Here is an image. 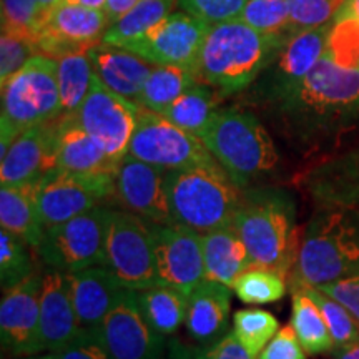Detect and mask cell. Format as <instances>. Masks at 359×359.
Segmentation results:
<instances>
[{
    "label": "cell",
    "instance_id": "6da1fadb",
    "mask_svg": "<svg viewBox=\"0 0 359 359\" xmlns=\"http://www.w3.org/2000/svg\"><path fill=\"white\" fill-rule=\"evenodd\" d=\"M273 103L293 137L311 140L358 114L359 69L336 64L325 53L302 82Z\"/></svg>",
    "mask_w": 359,
    "mask_h": 359
},
{
    "label": "cell",
    "instance_id": "7a4b0ae2",
    "mask_svg": "<svg viewBox=\"0 0 359 359\" xmlns=\"http://www.w3.org/2000/svg\"><path fill=\"white\" fill-rule=\"evenodd\" d=\"M233 226L243 238L253 266L271 269L283 278L293 273L302 240L294 205L285 191L262 187L243 190Z\"/></svg>",
    "mask_w": 359,
    "mask_h": 359
},
{
    "label": "cell",
    "instance_id": "3957f363",
    "mask_svg": "<svg viewBox=\"0 0 359 359\" xmlns=\"http://www.w3.org/2000/svg\"><path fill=\"white\" fill-rule=\"evenodd\" d=\"M358 273L359 208L325 206L302 236L291 286H323Z\"/></svg>",
    "mask_w": 359,
    "mask_h": 359
},
{
    "label": "cell",
    "instance_id": "277c9868",
    "mask_svg": "<svg viewBox=\"0 0 359 359\" xmlns=\"http://www.w3.org/2000/svg\"><path fill=\"white\" fill-rule=\"evenodd\" d=\"M283 42L241 19L213 24L200 52L198 77L222 93L240 92L262 75Z\"/></svg>",
    "mask_w": 359,
    "mask_h": 359
},
{
    "label": "cell",
    "instance_id": "5b68a950",
    "mask_svg": "<svg viewBox=\"0 0 359 359\" xmlns=\"http://www.w3.org/2000/svg\"><path fill=\"white\" fill-rule=\"evenodd\" d=\"M167 190L173 224L200 235L233 226L243 190L218 161L168 170Z\"/></svg>",
    "mask_w": 359,
    "mask_h": 359
},
{
    "label": "cell",
    "instance_id": "8992f818",
    "mask_svg": "<svg viewBox=\"0 0 359 359\" xmlns=\"http://www.w3.org/2000/svg\"><path fill=\"white\" fill-rule=\"evenodd\" d=\"M198 137L241 190L257 187L280 163L271 135L251 111L218 109Z\"/></svg>",
    "mask_w": 359,
    "mask_h": 359
},
{
    "label": "cell",
    "instance_id": "52a82bcc",
    "mask_svg": "<svg viewBox=\"0 0 359 359\" xmlns=\"http://www.w3.org/2000/svg\"><path fill=\"white\" fill-rule=\"evenodd\" d=\"M62 116L57 60L34 55L22 69L2 83L0 158L19 135L35 125Z\"/></svg>",
    "mask_w": 359,
    "mask_h": 359
},
{
    "label": "cell",
    "instance_id": "ba28073f",
    "mask_svg": "<svg viewBox=\"0 0 359 359\" xmlns=\"http://www.w3.org/2000/svg\"><path fill=\"white\" fill-rule=\"evenodd\" d=\"M103 266L127 290L138 291L160 285L154 223L125 208H110Z\"/></svg>",
    "mask_w": 359,
    "mask_h": 359
},
{
    "label": "cell",
    "instance_id": "9c48e42d",
    "mask_svg": "<svg viewBox=\"0 0 359 359\" xmlns=\"http://www.w3.org/2000/svg\"><path fill=\"white\" fill-rule=\"evenodd\" d=\"M109 206L98 205L69 222L43 231L35 248L45 268L74 273L105 263Z\"/></svg>",
    "mask_w": 359,
    "mask_h": 359
},
{
    "label": "cell",
    "instance_id": "30bf717a",
    "mask_svg": "<svg viewBox=\"0 0 359 359\" xmlns=\"http://www.w3.org/2000/svg\"><path fill=\"white\" fill-rule=\"evenodd\" d=\"M128 155L163 170H183L217 161L200 137L140 107Z\"/></svg>",
    "mask_w": 359,
    "mask_h": 359
},
{
    "label": "cell",
    "instance_id": "8fae6325",
    "mask_svg": "<svg viewBox=\"0 0 359 359\" xmlns=\"http://www.w3.org/2000/svg\"><path fill=\"white\" fill-rule=\"evenodd\" d=\"M115 173L80 175L55 168L39 180L37 206L43 230L79 217L114 198Z\"/></svg>",
    "mask_w": 359,
    "mask_h": 359
},
{
    "label": "cell",
    "instance_id": "7c38bea8",
    "mask_svg": "<svg viewBox=\"0 0 359 359\" xmlns=\"http://www.w3.org/2000/svg\"><path fill=\"white\" fill-rule=\"evenodd\" d=\"M138 110L140 105L111 92L95 75L88 95L74 118L100 143L111 160L120 161L128 154Z\"/></svg>",
    "mask_w": 359,
    "mask_h": 359
},
{
    "label": "cell",
    "instance_id": "4fadbf2b",
    "mask_svg": "<svg viewBox=\"0 0 359 359\" xmlns=\"http://www.w3.org/2000/svg\"><path fill=\"white\" fill-rule=\"evenodd\" d=\"M208 22L191 13H170L123 48L154 65H180L196 69L201 47L210 30Z\"/></svg>",
    "mask_w": 359,
    "mask_h": 359
},
{
    "label": "cell",
    "instance_id": "5bb4252c",
    "mask_svg": "<svg viewBox=\"0 0 359 359\" xmlns=\"http://www.w3.org/2000/svg\"><path fill=\"white\" fill-rule=\"evenodd\" d=\"M110 20L103 8H90L62 0L45 20L35 40L37 55L58 60L67 53H87L103 42Z\"/></svg>",
    "mask_w": 359,
    "mask_h": 359
},
{
    "label": "cell",
    "instance_id": "9a60e30c",
    "mask_svg": "<svg viewBox=\"0 0 359 359\" xmlns=\"http://www.w3.org/2000/svg\"><path fill=\"white\" fill-rule=\"evenodd\" d=\"M97 333L110 359H163L165 336L145 320L132 290L125 291Z\"/></svg>",
    "mask_w": 359,
    "mask_h": 359
},
{
    "label": "cell",
    "instance_id": "2e32d148",
    "mask_svg": "<svg viewBox=\"0 0 359 359\" xmlns=\"http://www.w3.org/2000/svg\"><path fill=\"white\" fill-rule=\"evenodd\" d=\"M154 238L160 285L188 296L206 278L201 235L180 224L154 223Z\"/></svg>",
    "mask_w": 359,
    "mask_h": 359
},
{
    "label": "cell",
    "instance_id": "e0dca14e",
    "mask_svg": "<svg viewBox=\"0 0 359 359\" xmlns=\"http://www.w3.org/2000/svg\"><path fill=\"white\" fill-rule=\"evenodd\" d=\"M327 34L330 25L326 24L290 35L263 70L264 79H259L257 90L258 98L275 102L302 82L326 53Z\"/></svg>",
    "mask_w": 359,
    "mask_h": 359
},
{
    "label": "cell",
    "instance_id": "ac0fdd59",
    "mask_svg": "<svg viewBox=\"0 0 359 359\" xmlns=\"http://www.w3.org/2000/svg\"><path fill=\"white\" fill-rule=\"evenodd\" d=\"M167 172L125 155L115 172L114 198L125 210L156 224H173L170 212Z\"/></svg>",
    "mask_w": 359,
    "mask_h": 359
},
{
    "label": "cell",
    "instance_id": "d6986e66",
    "mask_svg": "<svg viewBox=\"0 0 359 359\" xmlns=\"http://www.w3.org/2000/svg\"><path fill=\"white\" fill-rule=\"evenodd\" d=\"M40 271L4 291L0 303V338L4 349L13 358L43 353L40 341Z\"/></svg>",
    "mask_w": 359,
    "mask_h": 359
},
{
    "label": "cell",
    "instance_id": "ffe728a7",
    "mask_svg": "<svg viewBox=\"0 0 359 359\" xmlns=\"http://www.w3.org/2000/svg\"><path fill=\"white\" fill-rule=\"evenodd\" d=\"M55 120L35 125L22 132L13 140L0 163V183L39 182L57 168L55 158Z\"/></svg>",
    "mask_w": 359,
    "mask_h": 359
},
{
    "label": "cell",
    "instance_id": "44dd1931",
    "mask_svg": "<svg viewBox=\"0 0 359 359\" xmlns=\"http://www.w3.org/2000/svg\"><path fill=\"white\" fill-rule=\"evenodd\" d=\"M67 273L45 268L40 291V341L43 351L55 353L80 333Z\"/></svg>",
    "mask_w": 359,
    "mask_h": 359
},
{
    "label": "cell",
    "instance_id": "7402d4cb",
    "mask_svg": "<svg viewBox=\"0 0 359 359\" xmlns=\"http://www.w3.org/2000/svg\"><path fill=\"white\" fill-rule=\"evenodd\" d=\"M67 278L82 330H98L127 291L105 266L67 273Z\"/></svg>",
    "mask_w": 359,
    "mask_h": 359
},
{
    "label": "cell",
    "instance_id": "603a6c76",
    "mask_svg": "<svg viewBox=\"0 0 359 359\" xmlns=\"http://www.w3.org/2000/svg\"><path fill=\"white\" fill-rule=\"evenodd\" d=\"M57 168L80 175L115 173L118 161L111 160L103 147L80 127L74 116H58L55 122Z\"/></svg>",
    "mask_w": 359,
    "mask_h": 359
},
{
    "label": "cell",
    "instance_id": "cb8c5ba5",
    "mask_svg": "<svg viewBox=\"0 0 359 359\" xmlns=\"http://www.w3.org/2000/svg\"><path fill=\"white\" fill-rule=\"evenodd\" d=\"M231 288L205 280L188 294L185 326L188 334L201 344H212L228 333Z\"/></svg>",
    "mask_w": 359,
    "mask_h": 359
},
{
    "label": "cell",
    "instance_id": "d4e9b609",
    "mask_svg": "<svg viewBox=\"0 0 359 359\" xmlns=\"http://www.w3.org/2000/svg\"><path fill=\"white\" fill-rule=\"evenodd\" d=\"M95 75L109 87L127 100L137 103L142 90L151 74L150 62L143 60L137 53L123 47L100 42L88 50Z\"/></svg>",
    "mask_w": 359,
    "mask_h": 359
},
{
    "label": "cell",
    "instance_id": "484cf974",
    "mask_svg": "<svg viewBox=\"0 0 359 359\" xmlns=\"http://www.w3.org/2000/svg\"><path fill=\"white\" fill-rule=\"evenodd\" d=\"M201 243L206 280L222 283L233 290L238 276L253 266L250 251L235 226L205 233L201 235Z\"/></svg>",
    "mask_w": 359,
    "mask_h": 359
},
{
    "label": "cell",
    "instance_id": "4316f807",
    "mask_svg": "<svg viewBox=\"0 0 359 359\" xmlns=\"http://www.w3.org/2000/svg\"><path fill=\"white\" fill-rule=\"evenodd\" d=\"M37 185L39 182L2 185L0 190V224L32 250L40 245L45 231L39 215Z\"/></svg>",
    "mask_w": 359,
    "mask_h": 359
},
{
    "label": "cell",
    "instance_id": "83f0119b",
    "mask_svg": "<svg viewBox=\"0 0 359 359\" xmlns=\"http://www.w3.org/2000/svg\"><path fill=\"white\" fill-rule=\"evenodd\" d=\"M138 306L154 330L163 336H172L185 325L188 296L167 285L135 291Z\"/></svg>",
    "mask_w": 359,
    "mask_h": 359
},
{
    "label": "cell",
    "instance_id": "f1b7e54d",
    "mask_svg": "<svg viewBox=\"0 0 359 359\" xmlns=\"http://www.w3.org/2000/svg\"><path fill=\"white\" fill-rule=\"evenodd\" d=\"M201 82L193 67L156 65L147 79L138 105L156 114H163L191 85Z\"/></svg>",
    "mask_w": 359,
    "mask_h": 359
},
{
    "label": "cell",
    "instance_id": "f546056e",
    "mask_svg": "<svg viewBox=\"0 0 359 359\" xmlns=\"http://www.w3.org/2000/svg\"><path fill=\"white\" fill-rule=\"evenodd\" d=\"M291 326L308 354H323L336 348L320 308L302 288H293Z\"/></svg>",
    "mask_w": 359,
    "mask_h": 359
},
{
    "label": "cell",
    "instance_id": "4dcf8cb0",
    "mask_svg": "<svg viewBox=\"0 0 359 359\" xmlns=\"http://www.w3.org/2000/svg\"><path fill=\"white\" fill-rule=\"evenodd\" d=\"M95 70L88 52L67 53L57 60V82L60 90L62 116H74L92 88Z\"/></svg>",
    "mask_w": 359,
    "mask_h": 359
},
{
    "label": "cell",
    "instance_id": "1f68e13d",
    "mask_svg": "<svg viewBox=\"0 0 359 359\" xmlns=\"http://www.w3.org/2000/svg\"><path fill=\"white\" fill-rule=\"evenodd\" d=\"M217 110V97L210 85L196 82L160 115L198 137Z\"/></svg>",
    "mask_w": 359,
    "mask_h": 359
},
{
    "label": "cell",
    "instance_id": "d6a6232c",
    "mask_svg": "<svg viewBox=\"0 0 359 359\" xmlns=\"http://www.w3.org/2000/svg\"><path fill=\"white\" fill-rule=\"evenodd\" d=\"M175 0H138L132 11H128L122 19L114 22L105 35L103 42L116 47H125L151 27L158 24L168 15Z\"/></svg>",
    "mask_w": 359,
    "mask_h": 359
},
{
    "label": "cell",
    "instance_id": "836d02e7",
    "mask_svg": "<svg viewBox=\"0 0 359 359\" xmlns=\"http://www.w3.org/2000/svg\"><path fill=\"white\" fill-rule=\"evenodd\" d=\"M278 330H280V325H278L276 316H273L266 309H238L233 314V331L253 359L258 358V354L273 339Z\"/></svg>",
    "mask_w": 359,
    "mask_h": 359
},
{
    "label": "cell",
    "instance_id": "e575fe53",
    "mask_svg": "<svg viewBox=\"0 0 359 359\" xmlns=\"http://www.w3.org/2000/svg\"><path fill=\"white\" fill-rule=\"evenodd\" d=\"M30 246L13 233L4 230L0 233V286L7 291L20 285L27 278L32 276L37 269Z\"/></svg>",
    "mask_w": 359,
    "mask_h": 359
},
{
    "label": "cell",
    "instance_id": "d590c367",
    "mask_svg": "<svg viewBox=\"0 0 359 359\" xmlns=\"http://www.w3.org/2000/svg\"><path fill=\"white\" fill-rule=\"evenodd\" d=\"M233 291L246 304L275 303L286 293V278L271 269L251 266L238 276Z\"/></svg>",
    "mask_w": 359,
    "mask_h": 359
},
{
    "label": "cell",
    "instance_id": "8d00e7d4",
    "mask_svg": "<svg viewBox=\"0 0 359 359\" xmlns=\"http://www.w3.org/2000/svg\"><path fill=\"white\" fill-rule=\"evenodd\" d=\"M240 19L269 37L286 40L294 34L286 0H250Z\"/></svg>",
    "mask_w": 359,
    "mask_h": 359
},
{
    "label": "cell",
    "instance_id": "74e56055",
    "mask_svg": "<svg viewBox=\"0 0 359 359\" xmlns=\"http://www.w3.org/2000/svg\"><path fill=\"white\" fill-rule=\"evenodd\" d=\"M296 288H302L318 304L327 327H330L336 348L359 339V323L343 304L316 286H296Z\"/></svg>",
    "mask_w": 359,
    "mask_h": 359
},
{
    "label": "cell",
    "instance_id": "f35d334b",
    "mask_svg": "<svg viewBox=\"0 0 359 359\" xmlns=\"http://www.w3.org/2000/svg\"><path fill=\"white\" fill-rule=\"evenodd\" d=\"M326 55L348 69H359V20L356 17L336 13L334 24L327 34Z\"/></svg>",
    "mask_w": 359,
    "mask_h": 359
},
{
    "label": "cell",
    "instance_id": "ab89813d",
    "mask_svg": "<svg viewBox=\"0 0 359 359\" xmlns=\"http://www.w3.org/2000/svg\"><path fill=\"white\" fill-rule=\"evenodd\" d=\"M45 19L35 0H2V32L37 40Z\"/></svg>",
    "mask_w": 359,
    "mask_h": 359
},
{
    "label": "cell",
    "instance_id": "60d3db41",
    "mask_svg": "<svg viewBox=\"0 0 359 359\" xmlns=\"http://www.w3.org/2000/svg\"><path fill=\"white\" fill-rule=\"evenodd\" d=\"M34 55H37V47H35L32 39L2 32V39H0V82L6 83Z\"/></svg>",
    "mask_w": 359,
    "mask_h": 359
},
{
    "label": "cell",
    "instance_id": "b9f144b4",
    "mask_svg": "<svg viewBox=\"0 0 359 359\" xmlns=\"http://www.w3.org/2000/svg\"><path fill=\"white\" fill-rule=\"evenodd\" d=\"M286 4L293 32L326 25L338 12L334 0H286Z\"/></svg>",
    "mask_w": 359,
    "mask_h": 359
},
{
    "label": "cell",
    "instance_id": "7bdbcfd3",
    "mask_svg": "<svg viewBox=\"0 0 359 359\" xmlns=\"http://www.w3.org/2000/svg\"><path fill=\"white\" fill-rule=\"evenodd\" d=\"M178 2L187 13L213 25L240 19L250 0H178Z\"/></svg>",
    "mask_w": 359,
    "mask_h": 359
},
{
    "label": "cell",
    "instance_id": "ee69618b",
    "mask_svg": "<svg viewBox=\"0 0 359 359\" xmlns=\"http://www.w3.org/2000/svg\"><path fill=\"white\" fill-rule=\"evenodd\" d=\"M58 359H110L97 330H80L77 338L55 351Z\"/></svg>",
    "mask_w": 359,
    "mask_h": 359
},
{
    "label": "cell",
    "instance_id": "f6af8a7d",
    "mask_svg": "<svg viewBox=\"0 0 359 359\" xmlns=\"http://www.w3.org/2000/svg\"><path fill=\"white\" fill-rule=\"evenodd\" d=\"M306 354L293 326L290 325L278 330V333L273 336L257 359H308Z\"/></svg>",
    "mask_w": 359,
    "mask_h": 359
},
{
    "label": "cell",
    "instance_id": "bcb514c9",
    "mask_svg": "<svg viewBox=\"0 0 359 359\" xmlns=\"http://www.w3.org/2000/svg\"><path fill=\"white\" fill-rule=\"evenodd\" d=\"M193 359H253V356L246 351L231 330L215 343L206 344V348L196 353Z\"/></svg>",
    "mask_w": 359,
    "mask_h": 359
},
{
    "label": "cell",
    "instance_id": "7dc6e473",
    "mask_svg": "<svg viewBox=\"0 0 359 359\" xmlns=\"http://www.w3.org/2000/svg\"><path fill=\"white\" fill-rule=\"evenodd\" d=\"M336 302H339L359 323V273L344 280L327 283V285L316 286Z\"/></svg>",
    "mask_w": 359,
    "mask_h": 359
},
{
    "label": "cell",
    "instance_id": "c3c4849f",
    "mask_svg": "<svg viewBox=\"0 0 359 359\" xmlns=\"http://www.w3.org/2000/svg\"><path fill=\"white\" fill-rule=\"evenodd\" d=\"M137 2L138 0H107L105 7H103V12H105L107 17H109L110 25L118 19H122L128 11H132Z\"/></svg>",
    "mask_w": 359,
    "mask_h": 359
},
{
    "label": "cell",
    "instance_id": "681fc988",
    "mask_svg": "<svg viewBox=\"0 0 359 359\" xmlns=\"http://www.w3.org/2000/svg\"><path fill=\"white\" fill-rule=\"evenodd\" d=\"M334 359H359V339L336 348Z\"/></svg>",
    "mask_w": 359,
    "mask_h": 359
},
{
    "label": "cell",
    "instance_id": "f907efd6",
    "mask_svg": "<svg viewBox=\"0 0 359 359\" xmlns=\"http://www.w3.org/2000/svg\"><path fill=\"white\" fill-rule=\"evenodd\" d=\"M336 13H346V15H353L359 20V0H344Z\"/></svg>",
    "mask_w": 359,
    "mask_h": 359
},
{
    "label": "cell",
    "instance_id": "816d5d0a",
    "mask_svg": "<svg viewBox=\"0 0 359 359\" xmlns=\"http://www.w3.org/2000/svg\"><path fill=\"white\" fill-rule=\"evenodd\" d=\"M60 2H62V0H35V4H37L39 11H40V13H42V17H43L45 20H47V17L50 15V12Z\"/></svg>",
    "mask_w": 359,
    "mask_h": 359
},
{
    "label": "cell",
    "instance_id": "f5cc1de1",
    "mask_svg": "<svg viewBox=\"0 0 359 359\" xmlns=\"http://www.w3.org/2000/svg\"><path fill=\"white\" fill-rule=\"evenodd\" d=\"M67 2L79 4V6H85V7H90V8H103V7H105L107 0H67Z\"/></svg>",
    "mask_w": 359,
    "mask_h": 359
},
{
    "label": "cell",
    "instance_id": "db71d44e",
    "mask_svg": "<svg viewBox=\"0 0 359 359\" xmlns=\"http://www.w3.org/2000/svg\"><path fill=\"white\" fill-rule=\"evenodd\" d=\"M13 359H58V356L55 353H37V354H30V356H19V358H13Z\"/></svg>",
    "mask_w": 359,
    "mask_h": 359
},
{
    "label": "cell",
    "instance_id": "11a10c76",
    "mask_svg": "<svg viewBox=\"0 0 359 359\" xmlns=\"http://www.w3.org/2000/svg\"><path fill=\"white\" fill-rule=\"evenodd\" d=\"M334 2H336V6H338V8H339V6L344 2V0H334Z\"/></svg>",
    "mask_w": 359,
    "mask_h": 359
}]
</instances>
